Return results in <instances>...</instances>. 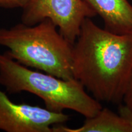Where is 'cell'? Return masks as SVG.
Segmentation results:
<instances>
[{"instance_id": "4", "label": "cell", "mask_w": 132, "mask_h": 132, "mask_svg": "<svg viewBox=\"0 0 132 132\" xmlns=\"http://www.w3.org/2000/svg\"><path fill=\"white\" fill-rule=\"evenodd\" d=\"M97 14L84 0H32L23 8L21 23L28 26L51 20L72 44L78 37L84 20Z\"/></svg>"}, {"instance_id": "7", "label": "cell", "mask_w": 132, "mask_h": 132, "mask_svg": "<svg viewBox=\"0 0 132 132\" xmlns=\"http://www.w3.org/2000/svg\"><path fill=\"white\" fill-rule=\"evenodd\" d=\"M86 119L80 127L71 128L58 124L52 127V132H132V125L127 120L107 108Z\"/></svg>"}, {"instance_id": "8", "label": "cell", "mask_w": 132, "mask_h": 132, "mask_svg": "<svg viewBox=\"0 0 132 132\" xmlns=\"http://www.w3.org/2000/svg\"><path fill=\"white\" fill-rule=\"evenodd\" d=\"M32 0H0V7L6 9L24 8Z\"/></svg>"}, {"instance_id": "3", "label": "cell", "mask_w": 132, "mask_h": 132, "mask_svg": "<svg viewBox=\"0 0 132 132\" xmlns=\"http://www.w3.org/2000/svg\"><path fill=\"white\" fill-rule=\"evenodd\" d=\"M0 85L10 94L28 92L36 95L42 99L45 108L55 113L70 110L88 118L103 108L75 78L64 80L31 70L6 53L0 54Z\"/></svg>"}, {"instance_id": "1", "label": "cell", "mask_w": 132, "mask_h": 132, "mask_svg": "<svg viewBox=\"0 0 132 132\" xmlns=\"http://www.w3.org/2000/svg\"><path fill=\"white\" fill-rule=\"evenodd\" d=\"M74 78L98 102L123 101L132 73V35H118L86 18L72 49Z\"/></svg>"}, {"instance_id": "5", "label": "cell", "mask_w": 132, "mask_h": 132, "mask_svg": "<svg viewBox=\"0 0 132 132\" xmlns=\"http://www.w3.org/2000/svg\"><path fill=\"white\" fill-rule=\"evenodd\" d=\"M68 115L28 104L15 103L0 89V130L6 132H52L63 124Z\"/></svg>"}, {"instance_id": "10", "label": "cell", "mask_w": 132, "mask_h": 132, "mask_svg": "<svg viewBox=\"0 0 132 132\" xmlns=\"http://www.w3.org/2000/svg\"><path fill=\"white\" fill-rule=\"evenodd\" d=\"M119 113L120 116L128 120L132 125V111L125 105H120L119 108Z\"/></svg>"}, {"instance_id": "2", "label": "cell", "mask_w": 132, "mask_h": 132, "mask_svg": "<svg viewBox=\"0 0 132 132\" xmlns=\"http://www.w3.org/2000/svg\"><path fill=\"white\" fill-rule=\"evenodd\" d=\"M57 28L46 19L35 25L21 23L10 28H0V45L7 48L6 53L26 67L64 80L73 79V44Z\"/></svg>"}, {"instance_id": "6", "label": "cell", "mask_w": 132, "mask_h": 132, "mask_svg": "<svg viewBox=\"0 0 132 132\" xmlns=\"http://www.w3.org/2000/svg\"><path fill=\"white\" fill-rule=\"evenodd\" d=\"M103 20L104 29L118 35H132V5L128 0H84Z\"/></svg>"}, {"instance_id": "9", "label": "cell", "mask_w": 132, "mask_h": 132, "mask_svg": "<svg viewBox=\"0 0 132 132\" xmlns=\"http://www.w3.org/2000/svg\"><path fill=\"white\" fill-rule=\"evenodd\" d=\"M123 101L124 105L132 111V73L128 82L126 91L125 92Z\"/></svg>"}]
</instances>
